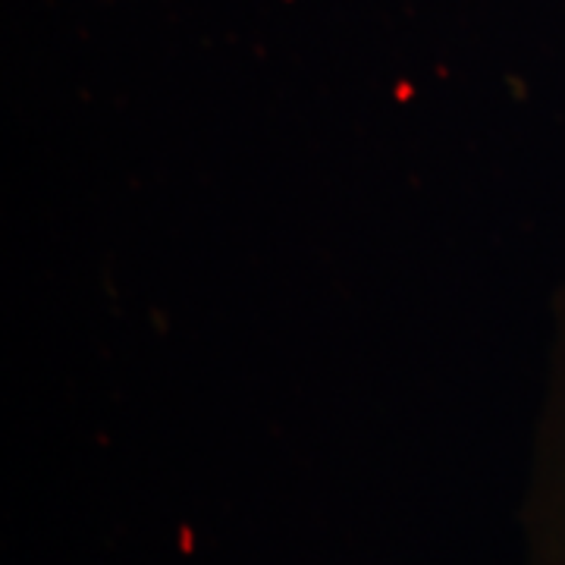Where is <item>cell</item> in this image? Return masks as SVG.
<instances>
[{"label": "cell", "instance_id": "cell-1", "mask_svg": "<svg viewBox=\"0 0 565 565\" xmlns=\"http://www.w3.org/2000/svg\"><path fill=\"white\" fill-rule=\"evenodd\" d=\"M525 522L534 565H565V289L556 311V337Z\"/></svg>", "mask_w": 565, "mask_h": 565}]
</instances>
